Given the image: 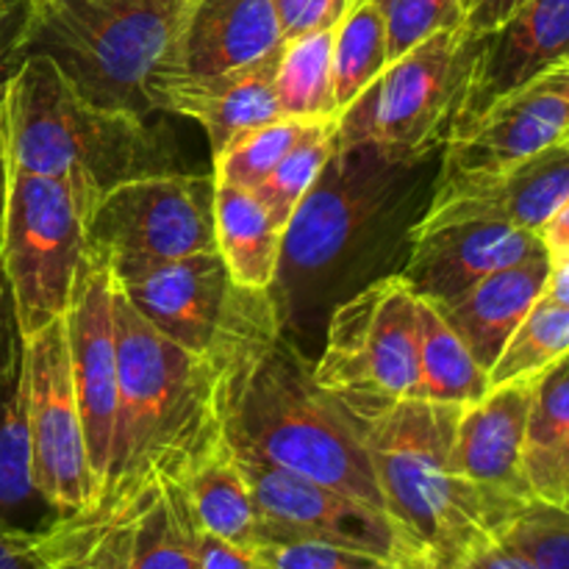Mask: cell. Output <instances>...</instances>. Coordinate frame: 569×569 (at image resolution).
<instances>
[{"instance_id":"cell-49","label":"cell","mask_w":569,"mask_h":569,"mask_svg":"<svg viewBox=\"0 0 569 569\" xmlns=\"http://www.w3.org/2000/svg\"><path fill=\"white\" fill-rule=\"evenodd\" d=\"M353 3H365V0H353Z\"/></svg>"},{"instance_id":"cell-22","label":"cell","mask_w":569,"mask_h":569,"mask_svg":"<svg viewBox=\"0 0 569 569\" xmlns=\"http://www.w3.org/2000/svg\"><path fill=\"white\" fill-rule=\"evenodd\" d=\"M548 270V256H537V259L506 267V270L483 278L459 298L433 306V309L465 339L478 365L489 372L498 356L503 353L511 333L520 328L533 303L542 298Z\"/></svg>"},{"instance_id":"cell-27","label":"cell","mask_w":569,"mask_h":569,"mask_svg":"<svg viewBox=\"0 0 569 569\" xmlns=\"http://www.w3.org/2000/svg\"><path fill=\"white\" fill-rule=\"evenodd\" d=\"M489 389V372L478 365L465 339L431 303L420 300V381L411 400L467 409L487 398Z\"/></svg>"},{"instance_id":"cell-41","label":"cell","mask_w":569,"mask_h":569,"mask_svg":"<svg viewBox=\"0 0 569 569\" xmlns=\"http://www.w3.org/2000/svg\"><path fill=\"white\" fill-rule=\"evenodd\" d=\"M194 559H198V569H259L256 550L228 542L200 526L194 531Z\"/></svg>"},{"instance_id":"cell-12","label":"cell","mask_w":569,"mask_h":569,"mask_svg":"<svg viewBox=\"0 0 569 569\" xmlns=\"http://www.w3.org/2000/svg\"><path fill=\"white\" fill-rule=\"evenodd\" d=\"M22 378L33 483L61 517L94 509L100 487L89 467L64 320L26 337Z\"/></svg>"},{"instance_id":"cell-9","label":"cell","mask_w":569,"mask_h":569,"mask_svg":"<svg viewBox=\"0 0 569 569\" xmlns=\"http://www.w3.org/2000/svg\"><path fill=\"white\" fill-rule=\"evenodd\" d=\"M311 372L353 417H372L415 398L420 381V298L400 272L376 278L333 309Z\"/></svg>"},{"instance_id":"cell-34","label":"cell","mask_w":569,"mask_h":569,"mask_svg":"<svg viewBox=\"0 0 569 569\" xmlns=\"http://www.w3.org/2000/svg\"><path fill=\"white\" fill-rule=\"evenodd\" d=\"M500 539L539 569H569V498L561 503L528 500L500 531Z\"/></svg>"},{"instance_id":"cell-18","label":"cell","mask_w":569,"mask_h":569,"mask_svg":"<svg viewBox=\"0 0 569 569\" xmlns=\"http://www.w3.org/2000/svg\"><path fill=\"white\" fill-rule=\"evenodd\" d=\"M409 244L411 253L400 278L431 306L459 298L506 267L548 256L537 233L503 222H456L415 233Z\"/></svg>"},{"instance_id":"cell-23","label":"cell","mask_w":569,"mask_h":569,"mask_svg":"<svg viewBox=\"0 0 569 569\" xmlns=\"http://www.w3.org/2000/svg\"><path fill=\"white\" fill-rule=\"evenodd\" d=\"M217 183V181H214ZM283 231L264 200L244 187H214L217 253L226 261L233 281L244 289L270 292L281 264Z\"/></svg>"},{"instance_id":"cell-13","label":"cell","mask_w":569,"mask_h":569,"mask_svg":"<svg viewBox=\"0 0 569 569\" xmlns=\"http://www.w3.org/2000/svg\"><path fill=\"white\" fill-rule=\"evenodd\" d=\"M237 461L259 511V545L328 542L381 556L406 569H426L420 553L383 511L367 509L311 478L253 456L237 453Z\"/></svg>"},{"instance_id":"cell-30","label":"cell","mask_w":569,"mask_h":569,"mask_svg":"<svg viewBox=\"0 0 569 569\" xmlns=\"http://www.w3.org/2000/svg\"><path fill=\"white\" fill-rule=\"evenodd\" d=\"M389 64L387 26L372 0L350 6L333 28V98L348 109Z\"/></svg>"},{"instance_id":"cell-16","label":"cell","mask_w":569,"mask_h":569,"mask_svg":"<svg viewBox=\"0 0 569 569\" xmlns=\"http://www.w3.org/2000/svg\"><path fill=\"white\" fill-rule=\"evenodd\" d=\"M569 200V144H553L509 170L433 187L409 237L456 222H503L537 233Z\"/></svg>"},{"instance_id":"cell-47","label":"cell","mask_w":569,"mask_h":569,"mask_svg":"<svg viewBox=\"0 0 569 569\" xmlns=\"http://www.w3.org/2000/svg\"><path fill=\"white\" fill-rule=\"evenodd\" d=\"M537 237L542 239V248L548 253V259L556 256H569V200L545 222L537 231Z\"/></svg>"},{"instance_id":"cell-10","label":"cell","mask_w":569,"mask_h":569,"mask_svg":"<svg viewBox=\"0 0 569 569\" xmlns=\"http://www.w3.org/2000/svg\"><path fill=\"white\" fill-rule=\"evenodd\" d=\"M83 253L87 220L70 189L11 164L0 259L14 292L22 337L64 317Z\"/></svg>"},{"instance_id":"cell-46","label":"cell","mask_w":569,"mask_h":569,"mask_svg":"<svg viewBox=\"0 0 569 569\" xmlns=\"http://www.w3.org/2000/svg\"><path fill=\"white\" fill-rule=\"evenodd\" d=\"M11 183V150H9V114H6V87L0 89V248H3L6 203H9ZM3 264V259H0Z\"/></svg>"},{"instance_id":"cell-3","label":"cell","mask_w":569,"mask_h":569,"mask_svg":"<svg viewBox=\"0 0 569 569\" xmlns=\"http://www.w3.org/2000/svg\"><path fill=\"white\" fill-rule=\"evenodd\" d=\"M11 164L70 189L83 220L120 183L181 170L167 128L133 111L89 103L64 72L31 53L6 87Z\"/></svg>"},{"instance_id":"cell-37","label":"cell","mask_w":569,"mask_h":569,"mask_svg":"<svg viewBox=\"0 0 569 569\" xmlns=\"http://www.w3.org/2000/svg\"><path fill=\"white\" fill-rule=\"evenodd\" d=\"M259 569H406L381 556L328 542H264L256 548Z\"/></svg>"},{"instance_id":"cell-21","label":"cell","mask_w":569,"mask_h":569,"mask_svg":"<svg viewBox=\"0 0 569 569\" xmlns=\"http://www.w3.org/2000/svg\"><path fill=\"white\" fill-rule=\"evenodd\" d=\"M281 44L272 0H194L172 70L189 76L231 72L278 53Z\"/></svg>"},{"instance_id":"cell-35","label":"cell","mask_w":569,"mask_h":569,"mask_svg":"<svg viewBox=\"0 0 569 569\" xmlns=\"http://www.w3.org/2000/svg\"><path fill=\"white\" fill-rule=\"evenodd\" d=\"M387 26L389 61L445 28H461V0H372Z\"/></svg>"},{"instance_id":"cell-33","label":"cell","mask_w":569,"mask_h":569,"mask_svg":"<svg viewBox=\"0 0 569 569\" xmlns=\"http://www.w3.org/2000/svg\"><path fill=\"white\" fill-rule=\"evenodd\" d=\"M309 122L311 120H298V117H281L276 122L239 133L214 156L211 176L217 183L256 189L276 170L278 161L298 142Z\"/></svg>"},{"instance_id":"cell-52","label":"cell","mask_w":569,"mask_h":569,"mask_svg":"<svg viewBox=\"0 0 569 569\" xmlns=\"http://www.w3.org/2000/svg\"><path fill=\"white\" fill-rule=\"evenodd\" d=\"M565 144H569V139H567V142H565Z\"/></svg>"},{"instance_id":"cell-17","label":"cell","mask_w":569,"mask_h":569,"mask_svg":"<svg viewBox=\"0 0 569 569\" xmlns=\"http://www.w3.org/2000/svg\"><path fill=\"white\" fill-rule=\"evenodd\" d=\"M569 61V0H528L498 31L481 39L465 100L450 133L470 126L487 106L531 78Z\"/></svg>"},{"instance_id":"cell-53","label":"cell","mask_w":569,"mask_h":569,"mask_svg":"<svg viewBox=\"0 0 569 569\" xmlns=\"http://www.w3.org/2000/svg\"><path fill=\"white\" fill-rule=\"evenodd\" d=\"M567 64H569V61H567Z\"/></svg>"},{"instance_id":"cell-42","label":"cell","mask_w":569,"mask_h":569,"mask_svg":"<svg viewBox=\"0 0 569 569\" xmlns=\"http://www.w3.org/2000/svg\"><path fill=\"white\" fill-rule=\"evenodd\" d=\"M22 348H26V337H22L20 317H17L14 292H11V283L0 264V376L22 365Z\"/></svg>"},{"instance_id":"cell-31","label":"cell","mask_w":569,"mask_h":569,"mask_svg":"<svg viewBox=\"0 0 569 569\" xmlns=\"http://www.w3.org/2000/svg\"><path fill=\"white\" fill-rule=\"evenodd\" d=\"M569 353V309L539 298L489 370V383L533 381Z\"/></svg>"},{"instance_id":"cell-39","label":"cell","mask_w":569,"mask_h":569,"mask_svg":"<svg viewBox=\"0 0 569 569\" xmlns=\"http://www.w3.org/2000/svg\"><path fill=\"white\" fill-rule=\"evenodd\" d=\"M283 39L331 31L348 14L353 0H272Z\"/></svg>"},{"instance_id":"cell-32","label":"cell","mask_w":569,"mask_h":569,"mask_svg":"<svg viewBox=\"0 0 569 569\" xmlns=\"http://www.w3.org/2000/svg\"><path fill=\"white\" fill-rule=\"evenodd\" d=\"M333 137H337V120H311L298 142L278 161L276 170L253 189L283 228L337 150Z\"/></svg>"},{"instance_id":"cell-26","label":"cell","mask_w":569,"mask_h":569,"mask_svg":"<svg viewBox=\"0 0 569 569\" xmlns=\"http://www.w3.org/2000/svg\"><path fill=\"white\" fill-rule=\"evenodd\" d=\"M178 483L192 503L200 528L233 545L256 550L259 545V511L242 467L231 445L222 439L211 453L194 461Z\"/></svg>"},{"instance_id":"cell-4","label":"cell","mask_w":569,"mask_h":569,"mask_svg":"<svg viewBox=\"0 0 569 569\" xmlns=\"http://www.w3.org/2000/svg\"><path fill=\"white\" fill-rule=\"evenodd\" d=\"M459 415L461 406L400 400L356 417L383 509L426 569H456L522 509L461 476L453 459Z\"/></svg>"},{"instance_id":"cell-14","label":"cell","mask_w":569,"mask_h":569,"mask_svg":"<svg viewBox=\"0 0 569 569\" xmlns=\"http://www.w3.org/2000/svg\"><path fill=\"white\" fill-rule=\"evenodd\" d=\"M569 139V64L553 67L495 100L442 142L437 181L492 176Z\"/></svg>"},{"instance_id":"cell-8","label":"cell","mask_w":569,"mask_h":569,"mask_svg":"<svg viewBox=\"0 0 569 569\" xmlns=\"http://www.w3.org/2000/svg\"><path fill=\"white\" fill-rule=\"evenodd\" d=\"M114 283L156 331L220 372L250 345L283 331L272 295L239 287L217 250L137 267Z\"/></svg>"},{"instance_id":"cell-11","label":"cell","mask_w":569,"mask_h":569,"mask_svg":"<svg viewBox=\"0 0 569 569\" xmlns=\"http://www.w3.org/2000/svg\"><path fill=\"white\" fill-rule=\"evenodd\" d=\"M214 176L167 172L120 183L87 222V250L111 276L217 250Z\"/></svg>"},{"instance_id":"cell-48","label":"cell","mask_w":569,"mask_h":569,"mask_svg":"<svg viewBox=\"0 0 569 569\" xmlns=\"http://www.w3.org/2000/svg\"><path fill=\"white\" fill-rule=\"evenodd\" d=\"M550 261L548 281H545L542 298L550 300L556 306H565L569 309V256H556Z\"/></svg>"},{"instance_id":"cell-44","label":"cell","mask_w":569,"mask_h":569,"mask_svg":"<svg viewBox=\"0 0 569 569\" xmlns=\"http://www.w3.org/2000/svg\"><path fill=\"white\" fill-rule=\"evenodd\" d=\"M0 569H53L44 550V533L0 531Z\"/></svg>"},{"instance_id":"cell-1","label":"cell","mask_w":569,"mask_h":569,"mask_svg":"<svg viewBox=\"0 0 569 569\" xmlns=\"http://www.w3.org/2000/svg\"><path fill=\"white\" fill-rule=\"evenodd\" d=\"M220 417L237 453L387 515L359 420L315 381L311 361L283 331L250 345L222 370Z\"/></svg>"},{"instance_id":"cell-51","label":"cell","mask_w":569,"mask_h":569,"mask_svg":"<svg viewBox=\"0 0 569 569\" xmlns=\"http://www.w3.org/2000/svg\"><path fill=\"white\" fill-rule=\"evenodd\" d=\"M33 3H39V0H33Z\"/></svg>"},{"instance_id":"cell-36","label":"cell","mask_w":569,"mask_h":569,"mask_svg":"<svg viewBox=\"0 0 569 569\" xmlns=\"http://www.w3.org/2000/svg\"><path fill=\"white\" fill-rule=\"evenodd\" d=\"M569 433V353L533 378L526 453L550 448Z\"/></svg>"},{"instance_id":"cell-43","label":"cell","mask_w":569,"mask_h":569,"mask_svg":"<svg viewBox=\"0 0 569 569\" xmlns=\"http://www.w3.org/2000/svg\"><path fill=\"white\" fill-rule=\"evenodd\" d=\"M528 0H461V31L470 39H483L498 31Z\"/></svg>"},{"instance_id":"cell-5","label":"cell","mask_w":569,"mask_h":569,"mask_svg":"<svg viewBox=\"0 0 569 569\" xmlns=\"http://www.w3.org/2000/svg\"><path fill=\"white\" fill-rule=\"evenodd\" d=\"M431 159H395L372 144L333 150L283 231L281 264L270 289L283 333L365 270V259H372L403 220Z\"/></svg>"},{"instance_id":"cell-38","label":"cell","mask_w":569,"mask_h":569,"mask_svg":"<svg viewBox=\"0 0 569 569\" xmlns=\"http://www.w3.org/2000/svg\"><path fill=\"white\" fill-rule=\"evenodd\" d=\"M31 22L33 0H0V89L26 64Z\"/></svg>"},{"instance_id":"cell-29","label":"cell","mask_w":569,"mask_h":569,"mask_svg":"<svg viewBox=\"0 0 569 569\" xmlns=\"http://www.w3.org/2000/svg\"><path fill=\"white\" fill-rule=\"evenodd\" d=\"M276 98L283 117L337 120L333 98V28L283 39L276 67Z\"/></svg>"},{"instance_id":"cell-28","label":"cell","mask_w":569,"mask_h":569,"mask_svg":"<svg viewBox=\"0 0 569 569\" xmlns=\"http://www.w3.org/2000/svg\"><path fill=\"white\" fill-rule=\"evenodd\" d=\"M133 495L64 517L44 533L53 569H128Z\"/></svg>"},{"instance_id":"cell-25","label":"cell","mask_w":569,"mask_h":569,"mask_svg":"<svg viewBox=\"0 0 569 569\" xmlns=\"http://www.w3.org/2000/svg\"><path fill=\"white\" fill-rule=\"evenodd\" d=\"M198 517L172 478H159L133 495L128 569H198Z\"/></svg>"},{"instance_id":"cell-7","label":"cell","mask_w":569,"mask_h":569,"mask_svg":"<svg viewBox=\"0 0 569 569\" xmlns=\"http://www.w3.org/2000/svg\"><path fill=\"white\" fill-rule=\"evenodd\" d=\"M481 39L445 28L389 61L337 117V148L372 144L395 159L422 161L442 148L465 100Z\"/></svg>"},{"instance_id":"cell-50","label":"cell","mask_w":569,"mask_h":569,"mask_svg":"<svg viewBox=\"0 0 569 569\" xmlns=\"http://www.w3.org/2000/svg\"><path fill=\"white\" fill-rule=\"evenodd\" d=\"M194 3V0H189V6H192Z\"/></svg>"},{"instance_id":"cell-45","label":"cell","mask_w":569,"mask_h":569,"mask_svg":"<svg viewBox=\"0 0 569 569\" xmlns=\"http://www.w3.org/2000/svg\"><path fill=\"white\" fill-rule=\"evenodd\" d=\"M456 569H539L528 559L526 553H520L517 548H511L503 539H489L487 545H481L478 550H472L465 561Z\"/></svg>"},{"instance_id":"cell-20","label":"cell","mask_w":569,"mask_h":569,"mask_svg":"<svg viewBox=\"0 0 569 569\" xmlns=\"http://www.w3.org/2000/svg\"><path fill=\"white\" fill-rule=\"evenodd\" d=\"M533 381H511L489 389L459 415L453 459L461 476L495 498L526 506L533 500L526 472V437Z\"/></svg>"},{"instance_id":"cell-24","label":"cell","mask_w":569,"mask_h":569,"mask_svg":"<svg viewBox=\"0 0 569 569\" xmlns=\"http://www.w3.org/2000/svg\"><path fill=\"white\" fill-rule=\"evenodd\" d=\"M64 517L33 483L22 365L0 376V531L42 537Z\"/></svg>"},{"instance_id":"cell-15","label":"cell","mask_w":569,"mask_h":569,"mask_svg":"<svg viewBox=\"0 0 569 569\" xmlns=\"http://www.w3.org/2000/svg\"><path fill=\"white\" fill-rule=\"evenodd\" d=\"M114 278L106 261L83 253L72 283L70 306L64 311L67 348H70L72 387H76L78 411L87 439V456L92 476L103 492L106 470H109L111 437H114L117 415V337L114 309H111Z\"/></svg>"},{"instance_id":"cell-6","label":"cell","mask_w":569,"mask_h":569,"mask_svg":"<svg viewBox=\"0 0 569 569\" xmlns=\"http://www.w3.org/2000/svg\"><path fill=\"white\" fill-rule=\"evenodd\" d=\"M189 9V0H39L28 56H48L89 103L159 114L153 81L178 64Z\"/></svg>"},{"instance_id":"cell-2","label":"cell","mask_w":569,"mask_h":569,"mask_svg":"<svg viewBox=\"0 0 569 569\" xmlns=\"http://www.w3.org/2000/svg\"><path fill=\"white\" fill-rule=\"evenodd\" d=\"M111 309L120 387L109 470L98 503L131 498L159 478L178 481L226 439L222 372L156 331L117 283Z\"/></svg>"},{"instance_id":"cell-19","label":"cell","mask_w":569,"mask_h":569,"mask_svg":"<svg viewBox=\"0 0 569 569\" xmlns=\"http://www.w3.org/2000/svg\"><path fill=\"white\" fill-rule=\"evenodd\" d=\"M278 53L217 76L161 72L153 81V109L198 122L209 139L211 156H217L239 133L283 117L276 98Z\"/></svg>"},{"instance_id":"cell-40","label":"cell","mask_w":569,"mask_h":569,"mask_svg":"<svg viewBox=\"0 0 569 569\" xmlns=\"http://www.w3.org/2000/svg\"><path fill=\"white\" fill-rule=\"evenodd\" d=\"M526 472L531 492L545 503H561L569 498V433L550 448L526 453Z\"/></svg>"}]
</instances>
